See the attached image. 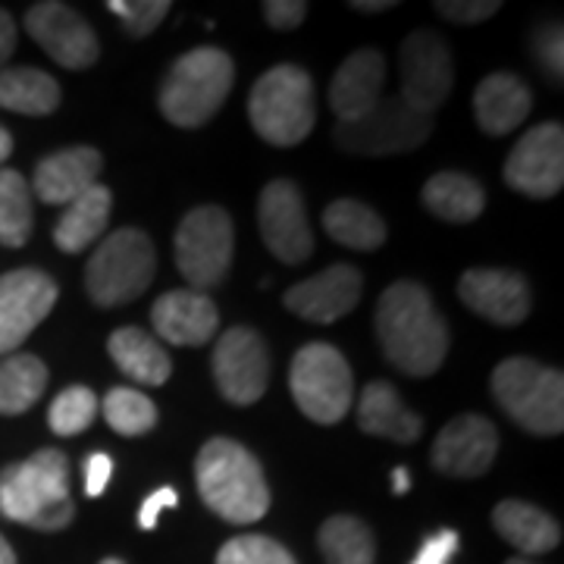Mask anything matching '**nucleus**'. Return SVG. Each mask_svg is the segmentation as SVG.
I'll list each match as a JSON object with an SVG mask.
<instances>
[{"mask_svg":"<svg viewBox=\"0 0 564 564\" xmlns=\"http://www.w3.org/2000/svg\"><path fill=\"white\" fill-rule=\"evenodd\" d=\"M433 132V120L414 113L402 98L377 101L373 110H367L361 120L339 122L336 141L345 151L361 158H383V154H408L421 148Z\"/></svg>","mask_w":564,"mask_h":564,"instance_id":"10","label":"nucleus"},{"mask_svg":"<svg viewBox=\"0 0 564 564\" xmlns=\"http://www.w3.org/2000/svg\"><path fill=\"white\" fill-rule=\"evenodd\" d=\"M110 207L113 195L104 185H91L88 192H82L76 202L66 204L57 226H54V242L66 254H79L88 245H95L104 236L107 223H110Z\"/></svg>","mask_w":564,"mask_h":564,"instance_id":"27","label":"nucleus"},{"mask_svg":"<svg viewBox=\"0 0 564 564\" xmlns=\"http://www.w3.org/2000/svg\"><path fill=\"white\" fill-rule=\"evenodd\" d=\"M13 51H17V22L0 7V69L13 57Z\"/></svg>","mask_w":564,"mask_h":564,"instance_id":"44","label":"nucleus"},{"mask_svg":"<svg viewBox=\"0 0 564 564\" xmlns=\"http://www.w3.org/2000/svg\"><path fill=\"white\" fill-rule=\"evenodd\" d=\"M536 54H540V61L543 66L555 76V79H562L564 76V61H562V25H549L543 29V35L536 41Z\"/></svg>","mask_w":564,"mask_h":564,"instance_id":"43","label":"nucleus"},{"mask_svg":"<svg viewBox=\"0 0 564 564\" xmlns=\"http://www.w3.org/2000/svg\"><path fill=\"white\" fill-rule=\"evenodd\" d=\"M82 470H85V496H88V499L104 496L107 486H110V477H113V462H110V455H104V452L88 455Z\"/></svg>","mask_w":564,"mask_h":564,"instance_id":"41","label":"nucleus"},{"mask_svg":"<svg viewBox=\"0 0 564 564\" xmlns=\"http://www.w3.org/2000/svg\"><path fill=\"white\" fill-rule=\"evenodd\" d=\"M101 166V154H98L95 148H88V144L63 148V151L44 158V161L35 166L32 192H35L44 204L76 202L82 192H88L91 185H98Z\"/></svg>","mask_w":564,"mask_h":564,"instance_id":"22","label":"nucleus"},{"mask_svg":"<svg viewBox=\"0 0 564 564\" xmlns=\"http://www.w3.org/2000/svg\"><path fill=\"white\" fill-rule=\"evenodd\" d=\"M402 66V101L423 117H433L448 98L455 66L452 51L436 32H411L399 47Z\"/></svg>","mask_w":564,"mask_h":564,"instance_id":"11","label":"nucleus"},{"mask_svg":"<svg viewBox=\"0 0 564 564\" xmlns=\"http://www.w3.org/2000/svg\"><path fill=\"white\" fill-rule=\"evenodd\" d=\"M408 489H411L408 470H404V467H395V470H392V492H395V496H404Z\"/></svg>","mask_w":564,"mask_h":564,"instance_id":"46","label":"nucleus"},{"mask_svg":"<svg viewBox=\"0 0 564 564\" xmlns=\"http://www.w3.org/2000/svg\"><path fill=\"white\" fill-rule=\"evenodd\" d=\"M423 207L445 223H474L486 207L484 185L458 173V170H445L436 173L433 180H426L421 192Z\"/></svg>","mask_w":564,"mask_h":564,"instance_id":"28","label":"nucleus"},{"mask_svg":"<svg viewBox=\"0 0 564 564\" xmlns=\"http://www.w3.org/2000/svg\"><path fill=\"white\" fill-rule=\"evenodd\" d=\"M505 182L527 198H552L564 185V129L540 122L514 144L505 163Z\"/></svg>","mask_w":564,"mask_h":564,"instance_id":"14","label":"nucleus"},{"mask_svg":"<svg viewBox=\"0 0 564 564\" xmlns=\"http://www.w3.org/2000/svg\"><path fill=\"white\" fill-rule=\"evenodd\" d=\"M386 61L380 51L361 47L336 69L329 85V107L339 122L361 120L367 110H373L377 101H383Z\"/></svg>","mask_w":564,"mask_h":564,"instance_id":"21","label":"nucleus"},{"mask_svg":"<svg viewBox=\"0 0 564 564\" xmlns=\"http://www.w3.org/2000/svg\"><path fill=\"white\" fill-rule=\"evenodd\" d=\"M57 304V282L41 270H13L0 276V355L17 351L51 307Z\"/></svg>","mask_w":564,"mask_h":564,"instance_id":"16","label":"nucleus"},{"mask_svg":"<svg viewBox=\"0 0 564 564\" xmlns=\"http://www.w3.org/2000/svg\"><path fill=\"white\" fill-rule=\"evenodd\" d=\"M533 95L514 73H492L474 91V117L486 135H508L527 120Z\"/></svg>","mask_w":564,"mask_h":564,"instance_id":"23","label":"nucleus"},{"mask_svg":"<svg viewBox=\"0 0 564 564\" xmlns=\"http://www.w3.org/2000/svg\"><path fill=\"white\" fill-rule=\"evenodd\" d=\"M289 389L307 421L333 426L351 411L355 377H351V367L339 348L326 343H311L292 358Z\"/></svg>","mask_w":564,"mask_h":564,"instance_id":"8","label":"nucleus"},{"mask_svg":"<svg viewBox=\"0 0 564 564\" xmlns=\"http://www.w3.org/2000/svg\"><path fill=\"white\" fill-rule=\"evenodd\" d=\"M151 323H154L158 336L170 345L195 348V345H204L217 336L220 314H217V304L210 302L204 292L180 289V292H166L154 302Z\"/></svg>","mask_w":564,"mask_h":564,"instance_id":"20","label":"nucleus"},{"mask_svg":"<svg viewBox=\"0 0 564 564\" xmlns=\"http://www.w3.org/2000/svg\"><path fill=\"white\" fill-rule=\"evenodd\" d=\"M107 351L129 380L141 386H163L173 373V361L154 336H148L139 326H122L110 339Z\"/></svg>","mask_w":564,"mask_h":564,"instance_id":"26","label":"nucleus"},{"mask_svg":"<svg viewBox=\"0 0 564 564\" xmlns=\"http://www.w3.org/2000/svg\"><path fill=\"white\" fill-rule=\"evenodd\" d=\"M492 527L502 536L505 543L514 545L521 552V558L530 555H545L562 543V527L558 521L536 508V505L521 502V499H505L492 511Z\"/></svg>","mask_w":564,"mask_h":564,"instance_id":"24","label":"nucleus"},{"mask_svg":"<svg viewBox=\"0 0 564 564\" xmlns=\"http://www.w3.org/2000/svg\"><path fill=\"white\" fill-rule=\"evenodd\" d=\"M0 564H17V552L10 549V543L0 536Z\"/></svg>","mask_w":564,"mask_h":564,"instance_id":"48","label":"nucleus"},{"mask_svg":"<svg viewBox=\"0 0 564 564\" xmlns=\"http://www.w3.org/2000/svg\"><path fill=\"white\" fill-rule=\"evenodd\" d=\"M492 395L527 433L558 436L564 430L562 370L543 367L533 358H508L492 370Z\"/></svg>","mask_w":564,"mask_h":564,"instance_id":"6","label":"nucleus"},{"mask_svg":"<svg viewBox=\"0 0 564 564\" xmlns=\"http://www.w3.org/2000/svg\"><path fill=\"white\" fill-rule=\"evenodd\" d=\"M98 417V395L88 386H69L54 399L47 423L57 436H76Z\"/></svg>","mask_w":564,"mask_h":564,"instance_id":"35","label":"nucleus"},{"mask_svg":"<svg viewBox=\"0 0 564 564\" xmlns=\"http://www.w3.org/2000/svg\"><path fill=\"white\" fill-rule=\"evenodd\" d=\"M351 7L361 10V13H383V10H392V7H395V0H370V3H367V0H355Z\"/></svg>","mask_w":564,"mask_h":564,"instance_id":"45","label":"nucleus"},{"mask_svg":"<svg viewBox=\"0 0 564 564\" xmlns=\"http://www.w3.org/2000/svg\"><path fill=\"white\" fill-rule=\"evenodd\" d=\"M0 107L25 117H47L61 107V85L32 66L0 69Z\"/></svg>","mask_w":564,"mask_h":564,"instance_id":"30","label":"nucleus"},{"mask_svg":"<svg viewBox=\"0 0 564 564\" xmlns=\"http://www.w3.org/2000/svg\"><path fill=\"white\" fill-rule=\"evenodd\" d=\"M180 505V492L173 489V486H161V489H154L139 508V527L141 530H154L158 521H161V514L166 508H176Z\"/></svg>","mask_w":564,"mask_h":564,"instance_id":"42","label":"nucleus"},{"mask_svg":"<svg viewBox=\"0 0 564 564\" xmlns=\"http://www.w3.org/2000/svg\"><path fill=\"white\" fill-rule=\"evenodd\" d=\"M158 270V254L141 229H117L107 236L85 267L88 299L101 307H120L135 302L151 285Z\"/></svg>","mask_w":564,"mask_h":564,"instance_id":"7","label":"nucleus"},{"mask_svg":"<svg viewBox=\"0 0 564 564\" xmlns=\"http://www.w3.org/2000/svg\"><path fill=\"white\" fill-rule=\"evenodd\" d=\"M263 13H267V22L280 32H292L299 29L307 17V3L302 0H267L263 3Z\"/></svg>","mask_w":564,"mask_h":564,"instance_id":"40","label":"nucleus"},{"mask_svg":"<svg viewBox=\"0 0 564 564\" xmlns=\"http://www.w3.org/2000/svg\"><path fill=\"white\" fill-rule=\"evenodd\" d=\"M505 564H536V562H530V558H508Z\"/></svg>","mask_w":564,"mask_h":564,"instance_id":"49","label":"nucleus"},{"mask_svg":"<svg viewBox=\"0 0 564 564\" xmlns=\"http://www.w3.org/2000/svg\"><path fill=\"white\" fill-rule=\"evenodd\" d=\"M358 426L370 436H383L399 445H411L421 440L423 421L399 399L395 386L377 380L358 399Z\"/></svg>","mask_w":564,"mask_h":564,"instance_id":"25","label":"nucleus"},{"mask_svg":"<svg viewBox=\"0 0 564 564\" xmlns=\"http://www.w3.org/2000/svg\"><path fill=\"white\" fill-rule=\"evenodd\" d=\"M104 421L120 436H144L158 426V404L135 389H110L104 395Z\"/></svg>","mask_w":564,"mask_h":564,"instance_id":"34","label":"nucleus"},{"mask_svg":"<svg viewBox=\"0 0 564 564\" xmlns=\"http://www.w3.org/2000/svg\"><path fill=\"white\" fill-rule=\"evenodd\" d=\"M101 564H126V562H120V558H104Z\"/></svg>","mask_w":564,"mask_h":564,"instance_id":"50","label":"nucleus"},{"mask_svg":"<svg viewBox=\"0 0 564 564\" xmlns=\"http://www.w3.org/2000/svg\"><path fill=\"white\" fill-rule=\"evenodd\" d=\"M32 188L17 170L0 166V245L22 248L32 236Z\"/></svg>","mask_w":564,"mask_h":564,"instance_id":"33","label":"nucleus"},{"mask_svg":"<svg viewBox=\"0 0 564 564\" xmlns=\"http://www.w3.org/2000/svg\"><path fill=\"white\" fill-rule=\"evenodd\" d=\"M263 245L282 263H302L314 254V232L307 226L302 192L295 182L273 180L261 192L258 202Z\"/></svg>","mask_w":564,"mask_h":564,"instance_id":"15","label":"nucleus"},{"mask_svg":"<svg viewBox=\"0 0 564 564\" xmlns=\"http://www.w3.org/2000/svg\"><path fill=\"white\" fill-rule=\"evenodd\" d=\"M462 302L496 326H518L530 314V285L514 270H467L458 282Z\"/></svg>","mask_w":564,"mask_h":564,"instance_id":"19","label":"nucleus"},{"mask_svg":"<svg viewBox=\"0 0 564 564\" xmlns=\"http://www.w3.org/2000/svg\"><path fill=\"white\" fill-rule=\"evenodd\" d=\"M377 339L392 367L408 377H433L448 351V326L417 282H392L377 304Z\"/></svg>","mask_w":564,"mask_h":564,"instance_id":"1","label":"nucleus"},{"mask_svg":"<svg viewBox=\"0 0 564 564\" xmlns=\"http://www.w3.org/2000/svg\"><path fill=\"white\" fill-rule=\"evenodd\" d=\"M204 505L226 524H254L270 511V486L258 458L236 440H210L195 462Z\"/></svg>","mask_w":564,"mask_h":564,"instance_id":"3","label":"nucleus"},{"mask_svg":"<svg viewBox=\"0 0 564 564\" xmlns=\"http://www.w3.org/2000/svg\"><path fill=\"white\" fill-rule=\"evenodd\" d=\"M25 32L63 69H88L101 54L95 29L85 22L79 10L66 7L61 0H44L29 7Z\"/></svg>","mask_w":564,"mask_h":564,"instance_id":"13","label":"nucleus"},{"mask_svg":"<svg viewBox=\"0 0 564 564\" xmlns=\"http://www.w3.org/2000/svg\"><path fill=\"white\" fill-rule=\"evenodd\" d=\"M499 452V430L496 423L480 414H462L445 423L433 443V464L445 477L474 480L484 477Z\"/></svg>","mask_w":564,"mask_h":564,"instance_id":"17","label":"nucleus"},{"mask_svg":"<svg viewBox=\"0 0 564 564\" xmlns=\"http://www.w3.org/2000/svg\"><path fill=\"white\" fill-rule=\"evenodd\" d=\"M107 10L126 25L132 39H148L170 13V0H110Z\"/></svg>","mask_w":564,"mask_h":564,"instance_id":"37","label":"nucleus"},{"mask_svg":"<svg viewBox=\"0 0 564 564\" xmlns=\"http://www.w3.org/2000/svg\"><path fill=\"white\" fill-rule=\"evenodd\" d=\"M47 389V367L35 355H10L0 364V414L17 417L39 402Z\"/></svg>","mask_w":564,"mask_h":564,"instance_id":"31","label":"nucleus"},{"mask_svg":"<svg viewBox=\"0 0 564 564\" xmlns=\"http://www.w3.org/2000/svg\"><path fill=\"white\" fill-rule=\"evenodd\" d=\"M236 82L232 57L220 47H195L170 66L161 85V113L180 129H198L217 117Z\"/></svg>","mask_w":564,"mask_h":564,"instance_id":"4","label":"nucleus"},{"mask_svg":"<svg viewBox=\"0 0 564 564\" xmlns=\"http://www.w3.org/2000/svg\"><path fill=\"white\" fill-rule=\"evenodd\" d=\"M326 236L351 251H377L386 245L383 217L355 198H339L323 210Z\"/></svg>","mask_w":564,"mask_h":564,"instance_id":"29","label":"nucleus"},{"mask_svg":"<svg viewBox=\"0 0 564 564\" xmlns=\"http://www.w3.org/2000/svg\"><path fill=\"white\" fill-rule=\"evenodd\" d=\"M436 10L443 13L448 22H458V25H474V22H484L489 17H496L502 10L499 0H440Z\"/></svg>","mask_w":564,"mask_h":564,"instance_id":"38","label":"nucleus"},{"mask_svg":"<svg viewBox=\"0 0 564 564\" xmlns=\"http://www.w3.org/2000/svg\"><path fill=\"white\" fill-rule=\"evenodd\" d=\"M0 514L7 521L54 533L73 524L69 458L57 448H41L32 458L0 470Z\"/></svg>","mask_w":564,"mask_h":564,"instance_id":"2","label":"nucleus"},{"mask_svg":"<svg viewBox=\"0 0 564 564\" xmlns=\"http://www.w3.org/2000/svg\"><path fill=\"white\" fill-rule=\"evenodd\" d=\"M214 380L223 399L232 404L261 402L270 386V351L248 326H232L214 348Z\"/></svg>","mask_w":564,"mask_h":564,"instance_id":"12","label":"nucleus"},{"mask_svg":"<svg viewBox=\"0 0 564 564\" xmlns=\"http://www.w3.org/2000/svg\"><path fill=\"white\" fill-rule=\"evenodd\" d=\"M321 552L326 564H373L377 540L361 518L336 514L321 527Z\"/></svg>","mask_w":564,"mask_h":564,"instance_id":"32","label":"nucleus"},{"mask_svg":"<svg viewBox=\"0 0 564 564\" xmlns=\"http://www.w3.org/2000/svg\"><path fill=\"white\" fill-rule=\"evenodd\" d=\"M217 564H295V558L270 536H236L217 552Z\"/></svg>","mask_w":564,"mask_h":564,"instance_id":"36","label":"nucleus"},{"mask_svg":"<svg viewBox=\"0 0 564 564\" xmlns=\"http://www.w3.org/2000/svg\"><path fill=\"white\" fill-rule=\"evenodd\" d=\"M232 245H236L232 217L223 207L204 204V207L188 210L176 229L180 273L195 289L220 285L232 263Z\"/></svg>","mask_w":564,"mask_h":564,"instance_id":"9","label":"nucleus"},{"mask_svg":"<svg viewBox=\"0 0 564 564\" xmlns=\"http://www.w3.org/2000/svg\"><path fill=\"white\" fill-rule=\"evenodd\" d=\"M10 154H13V135L0 126V163L7 161Z\"/></svg>","mask_w":564,"mask_h":564,"instance_id":"47","label":"nucleus"},{"mask_svg":"<svg viewBox=\"0 0 564 564\" xmlns=\"http://www.w3.org/2000/svg\"><path fill=\"white\" fill-rule=\"evenodd\" d=\"M455 552H458V533L455 530H436L423 540L411 564H448L455 558Z\"/></svg>","mask_w":564,"mask_h":564,"instance_id":"39","label":"nucleus"},{"mask_svg":"<svg viewBox=\"0 0 564 564\" xmlns=\"http://www.w3.org/2000/svg\"><path fill=\"white\" fill-rule=\"evenodd\" d=\"M248 120L267 144H302L317 122V98L311 76L295 63H280L267 69L251 88Z\"/></svg>","mask_w":564,"mask_h":564,"instance_id":"5","label":"nucleus"},{"mask_svg":"<svg viewBox=\"0 0 564 564\" xmlns=\"http://www.w3.org/2000/svg\"><path fill=\"white\" fill-rule=\"evenodd\" d=\"M361 273L348 263H336V267H326L323 273L311 276V280L295 282L282 302L302 321L326 326V323L343 321L345 314L355 311V304L361 302Z\"/></svg>","mask_w":564,"mask_h":564,"instance_id":"18","label":"nucleus"}]
</instances>
